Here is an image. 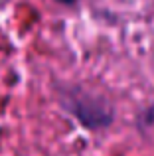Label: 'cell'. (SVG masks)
<instances>
[{
    "label": "cell",
    "instance_id": "6da1fadb",
    "mask_svg": "<svg viewBox=\"0 0 154 156\" xmlns=\"http://www.w3.org/2000/svg\"><path fill=\"white\" fill-rule=\"evenodd\" d=\"M67 109H69L85 126H91V129L105 126V125L111 122V113H109L97 99H91V97H87V95L71 97L69 103H67Z\"/></svg>",
    "mask_w": 154,
    "mask_h": 156
},
{
    "label": "cell",
    "instance_id": "7a4b0ae2",
    "mask_svg": "<svg viewBox=\"0 0 154 156\" xmlns=\"http://www.w3.org/2000/svg\"><path fill=\"white\" fill-rule=\"evenodd\" d=\"M58 2H63V4H73V2H77V0H58Z\"/></svg>",
    "mask_w": 154,
    "mask_h": 156
}]
</instances>
